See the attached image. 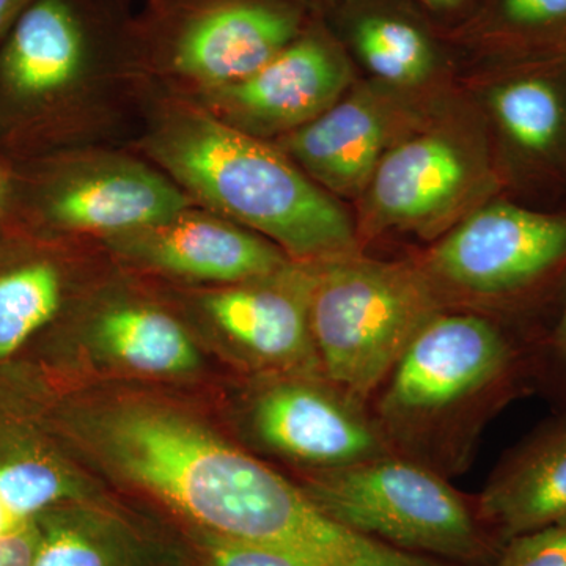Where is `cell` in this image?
I'll return each instance as SVG.
<instances>
[{
    "label": "cell",
    "mask_w": 566,
    "mask_h": 566,
    "mask_svg": "<svg viewBox=\"0 0 566 566\" xmlns=\"http://www.w3.org/2000/svg\"><path fill=\"white\" fill-rule=\"evenodd\" d=\"M488 531L502 542L566 517V428L509 461L476 499Z\"/></svg>",
    "instance_id": "cell-19"
},
{
    "label": "cell",
    "mask_w": 566,
    "mask_h": 566,
    "mask_svg": "<svg viewBox=\"0 0 566 566\" xmlns=\"http://www.w3.org/2000/svg\"><path fill=\"white\" fill-rule=\"evenodd\" d=\"M566 263V214L491 202L464 216L419 262L447 307L513 300Z\"/></svg>",
    "instance_id": "cell-8"
},
{
    "label": "cell",
    "mask_w": 566,
    "mask_h": 566,
    "mask_svg": "<svg viewBox=\"0 0 566 566\" xmlns=\"http://www.w3.org/2000/svg\"><path fill=\"white\" fill-rule=\"evenodd\" d=\"M35 0H0V39Z\"/></svg>",
    "instance_id": "cell-26"
},
{
    "label": "cell",
    "mask_w": 566,
    "mask_h": 566,
    "mask_svg": "<svg viewBox=\"0 0 566 566\" xmlns=\"http://www.w3.org/2000/svg\"><path fill=\"white\" fill-rule=\"evenodd\" d=\"M39 531H36L35 517L31 526L20 534L0 538V566H33Z\"/></svg>",
    "instance_id": "cell-25"
},
{
    "label": "cell",
    "mask_w": 566,
    "mask_h": 566,
    "mask_svg": "<svg viewBox=\"0 0 566 566\" xmlns=\"http://www.w3.org/2000/svg\"><path fill=\"white\" fill-rule=\"evenodd\" d=\"M256 441L315 471L346 468L394 453L370 406L324 375H279L249 406Z\"/></svg>",
    "instance_id": "cell-11"
},
{
    "label": "cell",
    "mask_w": 566,
    "mask_h": 566,
    "mask_svg": "<svg viewBox=\"0 0 566 566\" xmlns=\"http://www.w3.org/2000/svg\"><path fill=\"white\" fill-rule=\"evenodd\" d=\"M449 36L506 62L566 57V0H482Z\"/></svg>",
    "instance_id": "cell-21"
},
{
    "label": "cell",
    "mask_w": 566,
    "mask_h": 566,
    "mask_svg": "<svg viewBox=\"0 0 566 566\" xmlns=\"http://www.w3.org/2000/svg\"><path fill=\"white\" fill-rule=\"evenodd\" d=\"M390 99L370 88L348 91L273 144L335 199L359 200L382 156L406 136V112Z\"/></svg>",
    "instance_id": "cell-14"
},
{
    "label": "cell",
    "mask_w": 566,
    "mask_h": 566,
    "mask_svg": "<svg viewBox=\"0 0 566 566\" xmlns=\"http://www.w3.org/2000/svg\"><path fill=\"white\" fill-rule=\"evenodd\" d=\"M444 307L419 263L363 252L318 263L311 326L324 376L368 403L420 326Z\"/></svg>",
    "instance_id": "cell-5"
},
{
    "label": "cell",
    "mask_w": 566,
    "mask_h": 566,
    "mask_svg": "<svg viewBox=\"0 0 566 566\" xmlns=\"http://www.w3.org/2000/svg\"><path fill=\"white\" fill-rule=\"evenodd\" d=\"M6 163V229L103 241L197 205L128 147L69 148Z\"/></svg>",
    "instance_id": "cell-4"
},
{
    "label": "cell",
    "mask_w": 566,
    "mask_h": 566,
    "mask_svg": "<svg viewBox=\"0 0 566 566\" xmlns=\"http://www.w3.org/2000/svg\"><path fill=\"white\" fill-rule=\"evenodd\" d=\"M301 488L334 520L398 549L458 564L493 554L476 504L446 476L397 453L311 472Z\"/></svg>",
    "instance_id": "cell-7"
},
{
    "label": "cell",
    "mask_w": 566,
    "mask_h": 566,
    "mask_svg": "<svg viewBox=\"0 0 566 566\" xmlns=\"http://www.w3.org/2000/svg\"><path fill=\"white\" fill-rule=\"evenodd\" d=\"M319 14L379 84L415 88L446 62L439 29L409 0H316Z\"/></svg>",
    "instance_id": "cell-16"
},
{
    "label": "cell",
    "mask_w": 566,
    "mask_h": 566,
    "mask_svg": "<svg viewBox=\"0 0 566 566\" xmlns=\"http://www.w3.org/2000/svg\"><path fill=\"white\" fill-rule=\"evenodd\" d=\"M490 185L485 158L461 133L442 125L406 134L360 196L357 237L363 244L389 232H439Z\"/></svg>",
    "instance_id": "cell-9"
},
{
    "label": "cell",
    "mask_w": 566,
    "mask_h": 566,
    "mask_svg": "<svg viewBox=\"0 0 566 566\" xmlns=\"http://www.w3.org/2000/svg\"><path fill=\"white\" fill-rule=\"evenodd\" d=\"M316 266L292 260L273 274L207 286L185 301L252 364L277 375H324L311 326Z\"/></svg>",
    "instance_id": "cell-13"
},
{
    "label": "cell",
    "mask_w": 566,
    "mask_h": 566,
    "mask_svg": "<svg viewBox=\"0 0 566 566\" xmlns=\"http://www.w3.org/2000/svg\"><path fill=\"white\" fill-rule=\"evenodd\" d=\"M32 521L11 512L9 506L0 501V538L20 534L24 528L31 526Z\"/></svg>",
    "instance_id": "cell-27"
},
{
    "label": "cell",
    "mask_w": 566,
    "mask_h": 566,
    "mask_svg": "<svg viewBox=\"0 0 566 566\" xmlns=\"http://www.w3.org/2000/svg\"><path fill=\"white\" fill-rule=\"evenodd\" d=\"M316 0H147L137 13L150 87L189 96L251 76L292 43Z\"/></svg>",
    "instance_id": "cell-6"
},
{
    "label": "cell",
    "mask_w": 566,
    "mask_h": 566,
    "mask_svg": "<svg viewBox=\"0 0 566 566\" xmlns=\"http://www.w3.org/2000/svg\"><path fill=\"white\" fill-rule=\"evenodd\" d=\"M420 13L441 28L447 35H452L465 22L474 17L482 6V0H409Z\"/></svg>",
    "instance_id": "cell-24"
},
{
    "label": "cell",
    "mask_w": 566,
    "mask_h": 566,
    "mask_svg": "<svg viewBox=\"0 0 566 566\" xmlns=\"http://www.w3.org/2000/svg\"><path fill=\"white\" fill-rule=\"evenodd\" d=\"M192 542L203 566H301L271 547L196 527H192Z\"/></svg>",
    "instance_id": "cell-22"
},
{
    "label": "cell",
    "mask_w": 566,
    "mask_h": 566,
    "mask_svg": "<svg viewBox=\"0 0 566 566\" xmlns=\"http://www.w3.org/2000/svg\"><path fill=\"white\" fill-rule=\"evenodd\" d=\"M98 241L6 229L0 234V367L81 303L80 268Z\"/></svg>",
    "instance_id": "cell-15"
},
{
    "label": "cell",
    "mask_w": 566,
    "mask_h": 566,
    "mask_svg": "<svg viewBox=\"0 0 566 566\" xmlns=\"http://www.w3.org/2000/svg\"><path fill=\"white\" fill-rule=\"evenodd\" d=\"M33 566H153V549L120 517L70 502L35 516Z\"/></svg>",
    "instance_id": "cell-20"
},
{
    "label": "cell",
    "mask_w": 566,
    "mask_h": 566,
    "mask_svg": "<svg viewBox=\"0 0 566 566\" xmlns=\"http://www.w3.org/2000/svg\"><path fill=\"white\" fill-rule=\"evenodd\" d=\"M515 360L493 319L444 307L420 326L368 406L394 453L450 479L471 464Z\"/></svg>",
    "instance_id": "cell-3"
},
{
    "label": "cell",
    "mask_w": 566,
    "mask_h": 566,
    "mask_svg": "<svg viewBox=\"0 0 566 566\" xmlns=\"http://www.w3.org/2000/svg\"><path fill=\"white\" fill-rule=\"evenodd\" d=\"M102 243L123 271L192 285L253 281L292 262L266 238L199 205Z\"/></svg>",
    "instance_id": "cell-12"
},
{
    "label": "cell",
    "mask_w": 566,
    "mask_h": 566,
    "mask_svg": "<svg viewBox=\"0 0 566 566\" xmlns=\"http://www.w3.org/2000/svg\"><path fill=\"white\" fill-rule=\"evenodd\" d=\"M7 181H9V167L0 159V234L7 226Z\"/></svg>",
    "instance_id": "cell-28"
},
{
    "label": "cell",
    "mask_w": 566,
    "mask_h": 566,
    "mask_svg": "<svg viewBox=\"0 0 566 566\" xmlns=\"http://www.w3.org/2000/svg\"><path fill=\"white\" fill-rule=\"evenodd\" d=\"M353 80V59L316 7L307 28L251 76L185 98L238 132L273 142L333 107Z\"/></svg>",
    "instance_id": "cell-10"
},
{
    "label": "cell",
    "mask_w": 566,
    "mask_h": 566,
    "mask_svg": "<svg viewBox=\"0 0 566 566\" xmlns=\"http://www.w3.org/2000/svg\"><path fill=\"white\" fill-rule=\"evenodd\" d=\"M148 93L132 0H35L0 39V159L129 147Z\"/></svg>",
    "instance_id": "cell-1"
},
{
    "label": "cell",
    "mask_w": 566,
    "mask_h": 566,
    "mask_svg": "<svg viewBox=\"0 0 566 566\" xmlns=\"http://www.w3.org/2000/svg\"><path fill=\"white\" fill-rule=\"evenodd\" d=\"M132 285H104L102 292L76 305L81 326L102 352L134 371L186 374L196 368L191 333L172 308L155 297L129 292Z\"/></svg>",
    "instance_id": "cell-17"
},
{
    "label": "cell",
    "mask_w": 566,
    "mask_h": 566,
    "mask_svg": "<svg viewBox=\"0 0 566 566\" xmlns=\"http://www.w3.org/2000/svg\"><path fill=\"white\" fill-rule=\"evenodd\" d=\"M494 566H566V517L505 542Z\"/></svg>",
    "instance_id": "cell-23"
},
{
    "label": "cell",
    "mask_w": 566,
    "mask_h": 566,
    "mask_svg": "<svg viewBox=\"0 0 566 566\" xmlns=\"http://www.w3.org/2000/svg\"><path fill=\"white\" fill-rule=\"evenodd\" d=\"M553 344L556 346L558 354L566 359V304L558 319L556 331H554Z\"/></svg>",
    "instance_id": "cell-29"
},
{
    "label": "cell",
    "mask_w": 566,
    "mask_h": 566,
    "mask_svg": "<svg viewBox=\"0 0 566 566\" xmlns=\"http://www.w3.org/2000/svg\"><path fill=\"white\" fill-rule=\"evenodd\" d=\"M510 65L488 95L499 132L526 169L566 175V57Z\"/></svg>",
    "instance_id": "cell-18"
},
{
    "label": "cell",
    "mask_w": 566,
    "mask_h": 566,
    "mask_svg": "<svg viewBox=\"0 0 566 566\" xmlns=\"http://www.w3.org/2000/svg\"><path fill=\"white\" fill-rule=\"evenodd\" d=\"M128 148L199 207L266 238L293 262L363 252L348 211L281 148L238 132L185 96L150 87Z\"/></svg>",
    "instance_id": "cell-2"
}]
</instances>
